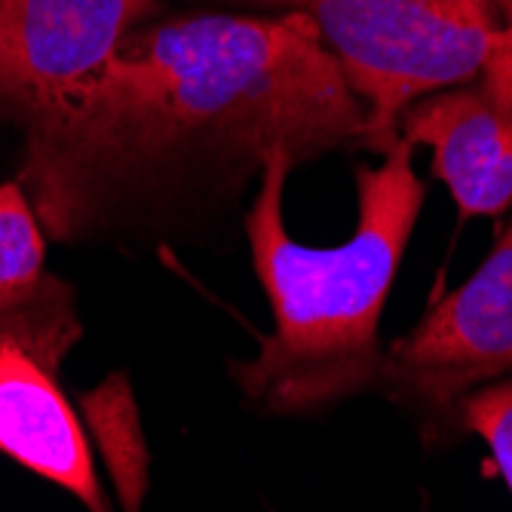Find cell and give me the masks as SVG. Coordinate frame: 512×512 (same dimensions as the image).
<instances>
[{
    "instance_id": "obj_10",
    "label": "cell",
    "mask_w": 512,
    "mask_h": 512,
    "mask_svg": "<svg viewBox=\"0 0 512 512\" xmlns=\"http://www.w3.org/2000/svg\"><path fill=\"white\" fill-rule=\"evenodd\" d=\"M500 4H503L506 16H509V22H512V0H500Z\"/></svg>"
},
{
    "instance_id": "obj_3",
    "label": "cell",
    "mask_w": 512,
    "mask_h": 512,
    "mask_svg": "<svg viewBox=\"0 0 512 512\" xmlns=\"http://www.w3.org/2000/svg\"><path fill=\"white\" fill-rule=\"evenodd\" d=\"M301 13L341 65L368 117V151L399 142V117L424 96L476 80L512 40L500 0H224Z\"/></svg>"
},
{
    "instance_id": "obj_5",
    "label": "cell",
    "mask_w": 512,
    "mask_h": 512,
    "mask_svg": "<svg viewBox=\"0 0 512 512\" xmlns=\"http://www.w3.org/2000/svg\"><path fill=\"white\" fill-rule=\"evenodd\" d=\"M157 0H0V117L28 126L96 77Z\"/></svg>"
},
{
    "instance_id": "obj_7",
    "label": "cell",
    "mask_w": 512,
    "mask_h": 512,
    "mask_svg": "<svg viewBox=\"0 0 512 512\" xmlns=\"http://www.w3.org/2000/svg\"><path fill=\"white\" fill-rule=\"evenodd\" d=\"M0 454L77 497L86 512H114L74 405L53 371L19 347H0Z\"/></svg>"
},
{
    "instance_id": "obj_9",
    "label": "cell",
    "mask_w": 512,
    "mask_h": 512,
    "mask_svg": "<svg viewBox=\"0 0 512 512\" xmlns=\"http://www.w3.org/2000/svg\"><path fill=\"white\" fill-rule=\"evenodd\" d=\"M80 408L86 427L99 442V457L117 488L120 506H142L148 494V445L126 378L114 375L83 393Z\"/></svg>"
},
{
    "instance_id": "obj_8",
    "label": "cell",
    "mask_w": 512,
    "mask_h": 512,
    "mask_svg": "<svg viewBox=\"0 0 512 512\" xmlns=\"http://www.w3.org/2000/svg\"><path fill=\"white\" fill-rule=\"evenodd\" d=\"M43 230L19 181L0 184V347H19L59 375L80 341L74 289L46 270Z\"/></svg>"
},
{
    "instance_id": "obj_6",
    "label": "cell",
    "mask_w": 512,
    "mask_h": 512,
    "mask_svg": "<svg viewBox=\"0 0 512 512\" xmlns=\"http://www.w3.org/2000/svg\"><path fill=\"white\" fill-rule=\"evenodd\" d=\"M399 138L433 151L460 218H491L512 206V40L470 83L417 99L399 117Z\"/></svg>"
},
{
    "instance_id": "obj_4",
    "label": "cell",
    "mask_w": 512,
    "mask_h": 512,
    "mask_svg": "<svg viewBox=\"0 0 512 512\" xmlns=\"http://www.w3.org/2000/svg\"><path fill=\"white\" fill-rule=\"evenodd\" d=\"M512 375V218L463 286L439 298L384 353L381 387L436 417Z\"/></svg>"
},
{
    "instance_id": "obj_2",
    "label": "cell",
    "mask_w": 512,
    "mask_h": 512,
    "mask_svg": "<svg viewBox=\"0 0 512 512\" xmlns=\"http://www.w3.org/2000/svg\"><path fill=\"white\" fill-rule=\"evenodd\" d=\"M298 163L273 154L261 166L246 212L252 267L270 301L273 332L234 378L252 405L298 414L332 405L381 381L378 325L427 188L405 138L381 166L356 169L359 221L341 246H304L289 237L283 188Z\"/></svg>"
},
{
    "instance_id": "obj_1",
    "label": "cell",
    "mask_w": 512,
    "mask_h": 512,
    "mask_svg": "<svg viewBox=\"0 0 512 512\" xmlns=\"http://www.w3.org/2000/svg\"><path fill=\"white\" fill-rule=\"evenodd\" d=\"M22 191L56 240L114 203L209 175L298 166L368 145L362 102L301 13L145 22L111 62L25 129Z\"/></svg>"
}]
</instances>
